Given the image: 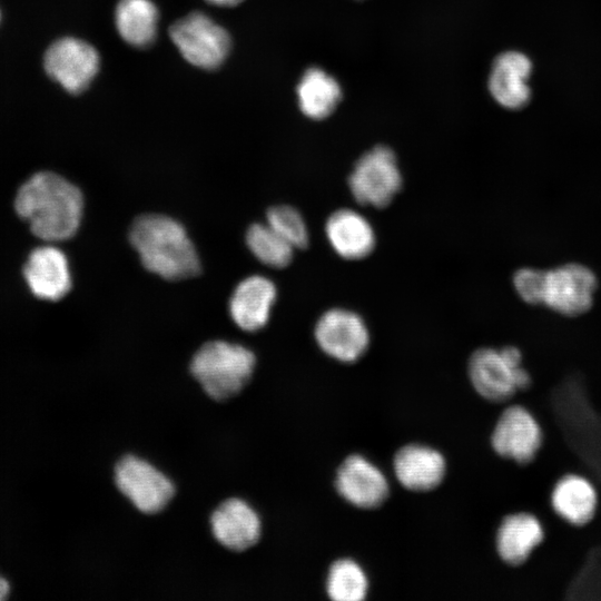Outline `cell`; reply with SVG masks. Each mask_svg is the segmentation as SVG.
<instances>
[{
    "instance_id": "cell-1",
    "label": "cell",
    "mask_w": 601,
    "mask_h": 601,
    "mask_svg": "<svg viewBox=\"0 0 601 601\" xmlns=\"http://www.w3.org/2000/svg\"><path fill=\"white\" fill-rule=\"evenodd\" d=\"M14 208L38 238L62 242L71 238L80 226L83 197L79 188L63 177L41 171L21 185Z\"/></svg>"
},
{
    "instance_id": "cell-2",
    "label": "cell",
    "mask_w": 601,
    "mask_h": 601,
    "mask_svg": "<svg viewBox=\"0 0 601 601\" xmlns=\"http://www.w3.org/2000/svg\"><path fill=\"white\" fill-rule=\"evenodd\" d=\"M129 239L146 269L165 279L179 280L200 270L193 242L174 218L158 214L139 216L131 225Z\"/></svg>"
},
{
    "instance_id": "cell-3",
    "label": "cell",
    "mask_w": 601,
    "mask_h": 601,
    "mask_svg": "<svg viewBox=\"0 0 601 601\" xmlns=\"http://www.w3.org/2000/svg\"><path fill=\"white\" fill-rule=\"evenodd\" d=\"M255 364V355L247 347L213 341L204 344L194 355L190 372L209 397L226 401L245 387Z\"/></svg>"
},
{
    "instance_id": "cell-4",
    "label": "cell",
    "mask_w": 601,
    "mask_h": 601,
    "mask_svg": "<svg viewBox=\"0 0 601 601\" xmlns=\"http://www.w3.org/2000/svg\"><path fill=\"white\" fill-rule=\"evenodd\" d=\"M522 361V352L513 345L481 347L469 359L471 384L483 398L504 402L531 385V375Z\"/></svg>"
},
{
    "instance_id": "cell-5",
    "label": "cell",
    "mask_w": 601,
    "mask_h": 601,
    "mask_svg": "<svg viewBox=\"0 0 601 601\" xmlns=\"http://www.w3.org/2000/svg\"><path fill=\"white\" fill-rule=\"evenodd\" d=\"M402 184L394 151L382 145L363 154L348 177V187L355 200L374 208L386 207L401 190Z\"/></svg>"
},
{
    "instance_id": "cell-6",
    "label": "cell",
    "mask_w": 601,
    "mask_h": 601,
    "mask_svg": "<svg viewBox=\"0 0 601 601\" xmlns=\"http://www.w3.org/2000/svg\"><path fill=\"white\" fill-rule=\"evenodd\" d=\"M598 278L594 272L580 263H566L543 269L540 305L569 317L589 312L593 305Z\"/></svg>"
},
{
    "instance_id": "cell-7",
    "label": "cell",
    "mask_w": 601,
    "mask_h": 601,
    "mask_svg": "<svg viewBox=\"0 0 601 601\" xmlns=\"http://www.w3.org/2000/svg\"><path fill=\"white\" fill-rule=\"evenodd\" d=\"M169 36L181 56L203 69L219 67L230 49L227 30L204 12H191L174 22Z\"/></svg>"
},
{
    "instance_id": "cell-8",
    "label": "cell",
    "mask_w": 601,
    "mask_h": 601,
    "mask_svg": "<svg viewBox=\"0 0 601 601\" xmlns=\"http://www.w3.org/2000/svg\"><path fill=\"white\" fill-rule=\"evenodd\" d=\"M314 336L318 347L342 363H354L367 351L368 327L361 315L342 307L329 308L317 319Z\"/></svg>"
},
{
    "instance_id": "cell-9",
    "label": "cell",
    "mask_w": 601,
    "mask_h": 601,
    "mask_svg": "<svg viewBox=\"0 0 601 601\" xmlns=\"http://www.w3.org/2000/svg\"><path fill=\"white\" fill-rule=\"evenodd\" d=\"M118 490L142 513L161 511L175 494L173 482L147 461L126 455L115 466Z\"/></svg>"
},
{
    "instance_id": "cell-10",
    "label": "cell",
    "mask_w": 601,
    "mask_h": 601,
    "mask_svg": "<svg viewBox=\"0 0 601 601\" xmlns=\"http://www.w3.org/2000/svg\"><path fill=\"white\" fill-rule=\"evenodd\" d=\"M99 65L97 50L88 42L71 37L55 41L43 57L47 75L70 93L86 90L96 77Z\"/></svg>"
},
{
    "instance_id": "cell-11",
    "label": "cell",
    "mask_w": 601,
    "mask_h": 601,
    "mask_svg": "<svg viewBox=\"0 0 601 601\" xmlns=\"http://www.w3.org/2000/svg\"><path fill=\"white\" fill-rule=\"evenodd\" d=\"M542 430L535 416L522 405L506 407L491 434V445L503 459L525 464L532 461L542 445Z\"/></svg>"
},
{
    "instance_id": "cell-12",
    "label": "cell",
    "mask_w": 601,
    "mask_h": 601,
    "mask_svg": "<svg viewBox=\"0 0 601 601\" xmlns=\"http://www.w3.org/2000/svg\"><path fill=\"white\" fill-rule=\"evenodd\" d=\"M338 494L359 509H375L388 496L390 486L384 473L366 457L347 456L336 472Z\"/></svg>"
},
{
    "instance_id": "cell-13",
    "label": "cell",
    "mask_w": 601,
    "mask_h": 601,
    "mask_svg": "<svg viewBox=\"0 0 601 601\" xmlns=\"http://www.w3.org/2000/svg\"><path fill=\"white\" fill-rule=\"evenodd\" d=\"M532 71L530 58L521 51L509 50L495 57L487 79L493 99L502 107L518 110L531 99L528 80Z\"/></svg>"
},
{
    "instance_id": "cell-14",
    "label": "cell",
    "mask_w": 601,
    "mask_h": 601,
    "mask_svg": "<svg viewBox=\"0 0 601 601\" xmlns=\"http://www.w3.org/2000/svg\"><path fill=\"white\" fill-rule=\"evenodd\" d=\"M23 276L31 293L46 300H59L71 288L69 263L56 246L43 245L33 249L24 266Z\"/></svg>"
},
{
    "instance_id": "cell-15",
    "label": "cell",
    "mask_w": 601,
    "mask_h": 601,
    "mask_svg": "<svg viewBox=\"0 0 601 601\" xmlns=\"http://www.w3.org/2000/svg\"><path fill=\"white\" fill-rule=\"evenodd\" d=\"M211 532L225 548L240 552L260 539L262 523L255 510L240 499L224 501L210 518Z\"/></svg>"
},
{
    "instance_id": "cell-16",
    "label": "cell",
    "mask_w": 601,
    "mask_h": 601,
    "mask_svg": "<svg viewBox=\"0 0 601 601\" xmlns=\"http://www.w3.org/2000/svg\"><path fill=\"white\" fill-rule=\"evenodd\" d=\"M276 296L273 280L262 275L249 276L235 287L228 303L229 315L243 331H259L268 323Z\"/></svg>"
},
{
    "instance_id": "cell-17",
    "label": "cell",
    "mask_w": 601,
    "mask_h": 601,
    "mask_svg": "<svg viewBox=\"0 0 601 601\" xmlns=\"http://www.w3.org/2000/svg\"><path fill=\"white\" fill-rule=\"evenodd\" d=\"M393 470L402 486L414 492H426L442 483L446 463L435 449L408 444L395 453Z\"/></svg>"
},
{
    "instance_id": "cell-18",
    "label": "cell",
    "mask_w": 601,
    "mask_h": 601,
    "mask_svg": "<svg viewBox=\"0 0 601 601\" xmlns=\"http://www.w3.org/2000/svg\"><path fill=\"white\" fill-rule=\"evenodd\" d=\"M325 234L333 250L347 260L368 256L376 244L372 224L361 213L349 208L332 213L325 224Z\"/></svg>"
},
{
    "instance_id": "cell-19",
    "label": "cell",
    "mask_w": 601,
    "mask_h": 601,
    "mask_svg": "<svg viewBox=\"0 0 601 601\" xmlns=\"http://www.w3.org/2000/svg\"><path fill=\"white\" fill-rule=\"evenodd\" d=\"M544 540L541 521L530 512H514L504 516L495 534V549L509 565H521Z\"/></svg>"
},
{
    "instance_id": "cell-20",
    "label": "cell",
    "mask_w": 601,
    "mask_h": 601,
    "mask_svg": "<svg viewBox=\"0 0 601 601\" xmlns=\"http://www.w3.org/2000/svg\"><path fill=\"white\" fill-rule=\"evenodd\" d=\"M550 501L554 512L572 525H584L592 520L598 506L594 485L579 474H566L553 485Z\"/></svg>"
},
{
    "instance_id": "cell-21",
    "label": "cell",
    "mask_w": 601,
    "mask_h": 601,
    "mask_svg": "<svg viewBox=\"0 0 601 601\" xmlns=\"http://www.w3.org/2000/svg\"><path fill=\"white\" fill-rule=\"evenodd\" d=\"M296 92L300 111L314 120L327 118L342 100L338 81L318 67L308 68L303 73Z\"/></svg>"
},
{
    "instance_id": "cell-22",
    "label": "cell",
    "mask_w": 601,
    "mask_h": 601,
    "mask_svg": "<svg viewBox=\"0 0 601 601\" xmlns=\"http://www.w3.org/2000/svg\"><path fill=\"white\" fill-rule=\"evenodd\" d=\"M158 18V9L150 0H120L115 10L118 33L136 48H146L154 42Z\"/></svg>"
},
{
    "instance_id": "cell-23",
    "label": "cell",
    "mask_w": 601,
    "mask_h": 601,
    "mask_svg": "<svg viewBox=\"0 0 601 601\" xmlns=\"http://www.w3.org/2000/svg\"><path fill=\"white\" fill-rule=\"evenodd\" d=\"M246 244L262 264L273 268L289 265L295 249L267 223L250 225L246 231Z\"/></svg>"
},
{
    "instance_id": "cell-24",
    "label": "cell",
    "mask_w": 601,
    "mask_h": 601,
    "mask_svg": "<svg viewBox=\"0 0 601 601\" xmlns=\"http://www.w3.org/2000/svg\"><path fill=\"white\" fill-rule=\"evenodd\" d=\"M326 592L333 601H361L368 592V579L358 563L339 559L328 570Z\"/></svg>"
},
{
    "instance_id": "cell-25",
    "label": "cell",
    "mask_w": 601,
    "mask_h": 601,
    "mask_svg": "<svg viewBox=\"0 0 601 601\" xmlns=\"http://www.w3.org/2000/svg\"><path fill=\"white\" fill-rule=\"evenodd\" d=\"M266 223L294 248H305L308 245L307 225L294 207L278 205L269 208Z\"/></svg>"
},
{
    "instance_id": "cell-26",
    "label": "cell",
    "mask_w": 601,
    "mask_h": 601,
    "mask_svg": "<svg viewBox=\"0 0 601 601\" xmlns=\"http://www.w3.org/2000/svg\"><path fill=\"white\" fill-rule=\"evenodd\" d=\"M542 272L540 268L522 267L513 274V287L519 297L529 305H540Z\"/></svg>"
},
{
    "instance_id": "cell-27",
    "label": "cell",
    "mask_w": 601,
    "mask_h": 601,
    "mask_svg": "<svg viewBox=\"0 0 601 601\" xmlns=\"http://www.w3.org/2000/svg\"><path fill=\"white\" fill-rule=\"evenodd\" d=\"M10 591H11V587H10L9 581L2 575H0V601L7 599L8 595L10 594Z\"/></svg>"
},
{
    "instance_id": "cell-28",
    "label": "cell",
    "mask_w": 601,
    "mask_h": 601,
    "mask_svg": "<svg viewBox=\"0 0 601 601\" xmlns=\"http://www.w3.org/2000/svg\"><path fill=\"white\" fill-rule=\"evenodd\" d=\"M208 3H211L214 6L218 7H233L240 3L243 0H206Z\"/></svg>"
}]
</instances>
